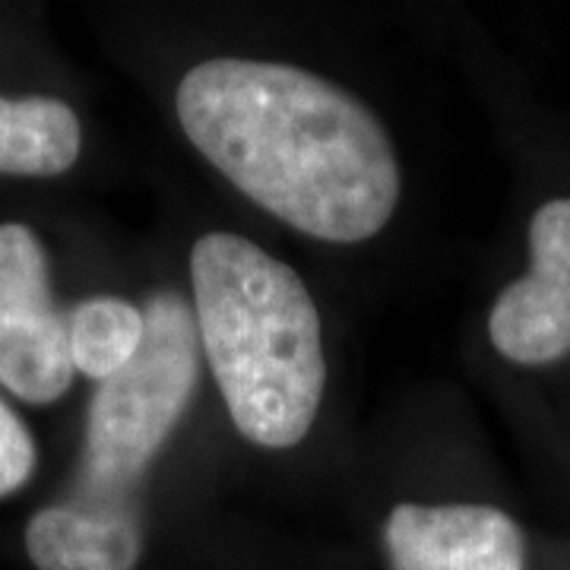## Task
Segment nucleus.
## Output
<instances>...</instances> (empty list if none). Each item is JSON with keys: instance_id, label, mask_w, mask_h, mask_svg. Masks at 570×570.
I'll return each mask as SVG.
<instances>
[{"instance_id": "obj_1", "label": "nucleus", "mask_w": 570, "mask_h": 570, "mask_svg": "<svg viewBox=\"0 0 570 570\" xmlns=\"http://www.w3.org/2000/svg\"><path fill=\"white\" fill-rule=\"evenodd\" d=\"M175 115L225 181L307 238L362 245L396 213L403 175L387 127L321 73L209 58L181 77Z\"/></svg>"}, {"instance_id": "obj_2", "label": "nucleus", "mask_w": 570, "mask_h": 570, "mask_svg": "<svg viewBox=\"0 0 570 570\" xmlns=\"http://www.w3.org/2000/svg\"><path fill=\"white\" fill-rule=\"evenodd\" d=\"M130 365L96 387L70 489L32 513L26 554L36 570H137L146 546L142 482L200 377V336L181 292H156Z\"/></svg>"}, {"instance_id": "obj_3", "label": "nucleus", "mask_w": 570, "mask_h": 570, "mask_svg": "<svg viewBox=\"0 0 570 570\" xmlns=\"http://www.w3.org/2000/svg\"><path fill=\"white\" fill-rule=\"evenodd\" d=\"M190 307L238 434L261 450L298 448L326 387L324 324L305 279L245 235L206 232L190 247Z\"/></svg>"}, {"instance_id": "obj_4", "label": "nucleus", "mask_w": 570, "mask_h": 570, "mask_svg": "<svg viewBox=\"0 0 570 570\" xmlns=\"http://www.w3.org/2000/svg\"><path fill=\"white\" fill-rule=\"evenodd\" d=\"M70 311H61L41 238L0 223V387L29 406L61 400L73 384Z\"/></svg>"}, {"instance_id": "obj_5", "label": "nucleus", "mask_w": 570, "mask_h": 570, "mask_svg": "<svg viewBox=\"0 0 570 570\" xmlns=\"http://www.w3.org/2000/svg\"><path fill=\"white\" fill-rule=\"evenodd\" d=\"M489 340L513 365H551L570 352V197L530 219V269L494 298Z\"/></svg>"}, {"instance_id": "obj_6", "label": "nucleus", "mask_w": 570, "mask_h": 570, "mask_svg": "<svg viewBox=\"0 0 570 570\" xmlns=\"http://www.w3.org/2000/svg\"><path fill=\"white\" fill-rule=\"evenodd\" d=\"M390 570H527L520 523L491 504L403 501L384 520Z\"/></svg>"}, {"instance_id": "obj_7", "label": "nucleus", "mask_w": 570, "mask_h": 570, "mask_svg": "<svg viewBox=\"0 0 570 570\" xmlns=\"http://www.w3.org/2000/svg\"><path fill=\"white\" fill-rule=\"evenodd\" d=\"M82 149L77 111L55 96H0V175L58 178Z\"/></svg>"}, {"instance_id": "obj_8", "label": "nucleus", "mask_w": 570, "mask_h": 570, "mask_svg": "<svg viewBox=\"0 0 570 570\" xmlns=\"http://www.w3.org/2000/svg\"><path fill=\"white\" fill-rule=\"evenodd\" d=\"M146 336L142 307L118 295H96L70 311L73 371L105 384L137 358Z\"/></svg>"}, {"instance_id": "obj_9", "label": "nucleus", "mask_w": 570, "mask_h": 570, "mask_svg": "<svg viewBox=\"0 0 570 570\" xmlns=\"http://www.w3.org/2000/svg\"><path fill=\"white\" fill-rule=\"evenodd\" d=\"M36 466H39V450L32 431L0 396V501L26 489Z\"/></svg>"}]
</instances>
